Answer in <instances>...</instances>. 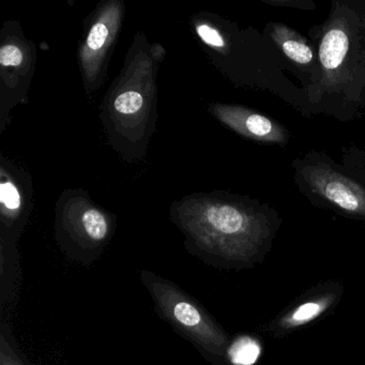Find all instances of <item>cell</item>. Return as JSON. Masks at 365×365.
<instances>
[{
	"instance_id": "obj_1",
	"label": "cell",
	"mask_w": 365,
	"mask_h": 365,
	"mask_svg": "<svg viewBox=\"0 0 365 365\" xmlns=\"http://www.w3.org/2000/svg\"><path fill=\"white\" fill-rule=\"evenodd\" d=\"M303 175L312 190L346 212L365 217V190L326 165L307 166Z\"/></svg>"
},
{
	"instance_id": "obj_2",
	"label": "cell",
	"mask_w": 365,
	"mask_h": 365,
	"mask_svg": "<svg viewBox=\"0 0 365 365\" xmlns=\"http://www.w3.org/2000/svg\"><path fill=\"white\" fill-rule=\"evenodd\" d=\"M341 287L328 286L307 294L297 304L284 312L269 327L273 336L281 337L318 319L332 309L341 298Z\"/></svg>"
},
{
	"instance_id": "obj_3",
	"label": "cell",
	"mask_w": 365,
	"mask_h": 365,
	"mask_svg": "<svg viewBox=\"0 0 365 365\" xmlns=\"http://www.w3.org/2000/svg\"><path fill=\"white\" fill-rule=\"evenodd\" d=\"M217 114L226 125L247 138L268 143H284L287 140L284 128L253 110L237 106H220Z\"/></svg>"
},
{
	"instance_id": "obj_4",
	"label": "cell",
	"mask_w": 365,
	"mask_h": 365,
	"mask_svg": "<svg viewBox=\"0 0 365 365\" xmlns=\"http://www.w3.org/2000/svg\"><path fill=\"white\" fill-rule=\"evenodd\" d=\"M350 35L344 26L330 27L320 41L319 61L328 76L339 73L349 56Z\"/></svg>"
},
{
	"instance_id": "obj_5",
	"label": "cell",
	"mask_w": 365,
	"mask_h": 365,
	"mask_svg": "<svg viewBox=\"0 0 365 365\" xmlns=\"http://www.w3.org/2000/svg\"><path fill=\"white\" fill-rule=\"evenodd\" d=\"M270 35L290 61L301 66L309 65L313 61V51L296 31L284 25L274 24L271 29Z\"/></svg>"
},
{
	"instance_id": "obj_6",
	"label": "cell",
	"mask_w": 365,
	"mask_h": 365,
	"mask_svg": "<svg viewBox=\"0 0 365 365\" xmlns=\"http://www.w3.org/2000/svg\"><path fill=\"white\" fill-rule=\"evenodd\" d=\"M112 20L108 22L106 19L98 21L87 38L86 46H85L83 59L85 63H91V59L97 58L100 53L106 48V43L110 41V33H112Z\"/></svg>"
},
{
	"instance_id": "obj_7",
	"label": "cell",
	"mask_w": 365,
	"mask_h": 365,
	"mask_svg": "<svg viewBox=\"0 0 365 365\" xmlns=\"http://www.w3.org/2000/svg\"><path fill=\"white\" fill-rule=\"evenodd\" d=\"M259 343L252 337H241L237 339L228 350L230 361L236 365H253L259 358Z\"/></svg>"
},
{
	"instance_id": "obj_8",
	"label": "cell",
	"mask_w": 365,
	"mask_h": 365,
	"mask_svg": "<svg viewBox=\"0 0 365 365\" xmlns=\"http://www.w3.org/2000/svg\"><path fill=\"white\" fill-rule=\"evenodd\" d=\"M83 226L85 232L93 240H102L108 234V222L100 211L89 209L83 215Z\"/></svg>"
},
{
	"instance_id": "obj_9",
	"label": "cell",
	"mask_w": 365,
	"mask_h": 365,
	"mask_svg": "<svg viewBox=\"0 0 365 365\" xmlns=\"http://www.w3.org/2000/svg\"><path fill=\"white\" fill-rule=\"evenodd\" d=\"M143 104H144V99L140 93L128 91L117 97L114 106L121 114H134L143 108Z\"/></svg>"
},
{
	"instance_id": "obj_10",
	"label": "cell",
	"mask_w": 365,
	"mask_h": 365,
	"mask_svg": "<svg viewBox=\"0 0 365 365\" xmlns=\"http://www.w3.org/2000/svg\"><path fill=\"white\" fill-rule=\"evenodd\" d=\"M174 315L180 324L187 327L197 326L202 320L200 312L193 305L187 302H180L176 304L174 309Z\"/></svg>"
},
{
	"instance_id": "obj_11",
	"label": "cell",
	"mask_w": 365,
	"mask_h": 365,
	"mask_svg": "<svg viewBox=\"0 0 365 365\" xmlns=\"http://www.w3.org/2000/svg\"><path fill=\"white\" fill-rule=\"evenodd\" d=\"M0 198L6 208L9 210H16L20 207L21 197L18 189L12 182H3L0 187Z\"/></svg>"
},
{
	"instance_id": "obj_12",
	"label": "cell",
	"mask_w": 365,
	"mask_h": 365,
	"mask_svg": "<svg viewBox=\"0 0 365 365\" xmlns=\"http://www.w3.org/2000/svg\"><path fill=\"white\" fill-rule=\"evenodd\" d=\"M196 31H197L200 39L207 46H210L215 48H223L225 46V41H224L223 37L220 35L219 31L209 26V25H200V26L196 27Z\"/></svg>"
},
{
	"instance_id": "obj_13",
	"label": "cell",
	"mask_w": 365,
	"mask_h": 365,
	"mask_svg": "<svg viewBox=\"0 0 365 365\" xmlns=\"http://www.w3.org/2000/svg\"><path fill=\"white\" fill-rule=\"evenodd\" d=\"M23 61V54L20 48L16 46H4L0 50V63L4 67H16Z\"/></svg>"
}]
</instances>
